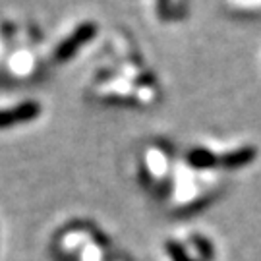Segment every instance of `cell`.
<instances>
[{
	"mask_svg": "<svg viewBox=\"0 0 261 261\" xmlns=\"http://www.w3.org/2000/svg\"><path fill=\"white\" fill-rule=\"evenodd\" d=\"M95 35H97V23H93V21H85L82 25H77V28L72 31V35H68V37L56 47L55 58L58 62L70 60V58L84 47L85 43H89Z\"/></svg>",
	"mask_w": 261,
	"mask_h": 261,
	"instance_id": "cell-1",
	"label": "cell"
},
{
	"mask_svg": "<svg viewBox=\"0 0 261 261\" xmlns=\"http://www.w3.org/2000/svg\"><path fill=\"white\" fill-rule=\"evenodd\" d=\"M39 114H41V105L37 101H25L16 105L14 109H4L0 111V130L18 126L21 122L35 120Z\"/></svg>",
	"mask_w": 261,
	"mask_h": 261,
	"instance_id": "cell-2",
	"label": "cell"
},
{
	"mask_svg": "<svg viewBox=\"0 0 261 261\" xmlns=\"http://www.w3.org/2000/svg\"><path fill=\"white\" fill-rule=\"evenodd\" d=\"M255 157H257V149L252 147V145H244V147H238V149L230 151V153L221 155L219 157V165L228 168V170H232V168H240L253 163Z\"/></svg>",
	"mask_w": 261,
	"mask_h": 261,
	"instance_id": "cell-3",
	"label": "cell"
},
{
	"mask_svg": "<svg viewBox=\"0 0 261 261\" xmlns=\"http://www.w3.org/2000/svg\"><path fill=\"white\" fill-rule=\"evenodd\" d=\"M188 163H190V167L197 168V170H207V168L219 165V157L205 147H196L188 153Z\"/></svg>",
	"mask_w": 261,
	"mask_h": 261,
	"instance_id": "cell-4",
	"label": "cell"
},
{
	"mask_svg": "<svg viewBox=\"0 0 261 261\" xmlns=\"http://www.w3.org/2000/svg\"><path fill=\"white\" fill-rule=\"evenodd\" d=\"M190 242L194 244V248L197 250L199 253V257L203 261H213L215 259V248H213V242L205 238L203 234H192L190 236Z\"/></svg>",
	"mask_w": 261,
	"mask_h": 261,
	"instance_id": "cell-5",
	"label": "cell"
},
{
	"mask_svg": "<svg viewBox=\"0 0 261 261\" xmlns=\"http://www.w3.org/2000/svg\"><path fill=\"white\" fill-rule=\"evenodd\" d=\"M165 248H167V253L170 255V259L172 261H196L194 257L188 255L186 248H184L182 244L174 242V240H168Z\"/></svg>",
	"mask_w": 261,
	"mask_h": 261,
	"instance_id": "cell-6",
	"label": "cell"
}]
</instances>
